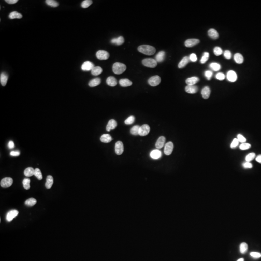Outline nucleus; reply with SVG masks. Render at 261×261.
Masks as SVG:
<instances>
[{"instance_id":"11","label":"nucleus","mask_w":261,"mask_h":261,"mask_svg":"<svg viewBox=\"0 0 261 261\" xmlns=\"http://www.w3.org/2000/svg\"><path fill=\"white\" fill-rule=\"evenodd\" d=\"M94 64L90 61H86L82 64L81 69L84 71H92V69L94 67Z\"/></svg>"},{"instance_id":"6","label":"nucleus","mask_w":261,"mask_h":261,"mask_svg":"<svg viewBox=\"0 0 261 261\" xmlns=\"http://www.w3.org/2000/svg\"><path fill=\"white\" fill-rule=\"evenodd\" d=\"M96 56L97 58L100 60H106L109 57V54L106 51L100 50L97 52Z\"/></svg>"},{"instance_id":"37","label":"nucleus","mask_w":261,"mask_h":261,"mask_svg":"<svg viewBox=\"0 0 261 261\" xmlns=\"http://www.w3.org/2000/svg\"><path fill=\"white\" fill-rule=\"evenodd\" d=\"M36 203H37V201L34 198H31L27 199L25 201V204L26 206L31 207V206H33L34 205H35Z\"/></svg>"},{"instance_id":"39","label":"nucleus","mask_w":261,"mask_h":261,"mask_svg":"<svg viewBox=\"0 0 261 261\" xmlns=\"http://www.w3.org/2000/svg\"><path fill=\"white\" fill-rule=\"evenodd\" d=\"M30 179L29 178H25L23 179L22 183L25 189L29 190L30 188Z\"/></svg>"},{"instance_id":"16","label":"nucleus","mask_w":261,"mask_h":261,"mask_svg":"<svg viewBox=\"0 0 261 261\" xmlns=\"http://www.w3.org/2000/svg\"><path fill=\"white\" fill-rule=\"evenodd\" d=\"M8 79V76L6 72H3L0 75V82L1 85L5 87L6 86Z\"/></svg>"},{"instance_id":"44","label":"nucleus","mask_w":261,"mask_h":261,"mask_svg":"<svg viewBox=\"0 0 261 261\" xmlns=\"http://www.w3.org/2000/svg\"><path fill=\"white\" fill-rule=\"evenodd\" d=\"M213 51H214V54L217 56H219L222 55L223 53L222 49L219 47H215V48H214Z\"/></svg>"},{"instance_id":"20","label":"nucleus","mask_w":261,"mask_h":261,"mask_svg":"<svg viewBox=\"0 0 261 261\" xmlns=\"http://www.w3.org/2000/svg\"><path fill=\"white\" fill-rule=\"evenodd\" d=\"M208 35L211 38L214 40H216L219 37V34L217 31L214 29H209L208 31Z\"/></svg>"},{"instance_id":"56","label":"nucleus","mask_w":261,"mask_h":261,"mask_svg":"<svg viewBox=\"0 0 261 261\" xmlns=\"http://www.w3.org/2000/svg\"><path fill=\"white\" fill-rule=\"evenodd\" d=\"M18 2V0H5V2L7 4L10 5H13L17 3Z\"/></svg>"},{"instance_id":"5","label":"nucleus","mask_w":261,"mask_h":261,"mask_svg":"<svg viewBox=\"0 0 261 261\" xmlns=\"http://www.w3.org/2000/svg\"><path fill=\"white\" fill-rule=\"evenodd\" d=\"M161 82V78L158 76H155L150 77L148 80V83L152 87H155L159 85Z\"/></svg>"},{"instance_id":"9","label":"nucleus","mask_w":261,"mask_h":261,"mask_svg":"<svg viewBox=\"0 0 261 261\" xmlns=\"http://www.w3.org/2000/svg\"><path fill=\"white\" fill-rule=\"evenodd\" d=\"M174 149V144L172 142L167 143L164 147V152L166 155H170L173 152Z\"/></svg>"},{"instance_id":"21","label":"nucleus","mask_w":261,"mask_h":261,"mask_svg":"<svg viewBox=\"0 0 261 261\" xmlns=\"http://www.w3.org/2000/svg\"><path fill=\"white\" fill-rule=\"evenodd\" d=\"M185 91L188 93L194 94L198 92V88L196 86H187L185 87Z\"/></svg>"},{"instance_id":"45","label":"nucleus","mask_w":261,"mask_h":261,"mask_svg":"<svg viewBox=\"0 0 261 261\" xmlns=\"http://www.w3.org/2000/svg\"><path fill=\"white\" fill-rule=\"evenodd\" d=\"M255 156H256L255 154L254 153H253V152L250 153L249 154L247 155L246 157V158H245L246 162H251L252 160H253L255 158Z\"/></svg>"},{"instance_id":"53","label":"nucleus","mask_w":261,"mask_h":261,"mask_svg":"<svg viewBox=\"0 0 261 261\" xmlns=\"http://www.w3.org/2000/svg\"><path fill=\"white\" fill-rule=\"evenodd\" d=\"M189 59H190V60L192 62H196L197 60V56L194 53H192L190 55V57H189Z\"/></svg>"},{"instance_id":"22","label":"nucleus","mask_w":261,"mask_h":261,"mask_svg":"<svg viewBox=\"0 0 261 261\" xmlns=\"http://www.w3.org/2000/svg\"><path fill=\"white\" fill-rule=\"evenodd\" d=\"M107 84L110 87H115L117 84V81L114 77H109L106 79Z\"/></svg>"},{"instance_id":"40","label":"nucleus","mask_w":261,"mask_h":261,"mask_svg":"<svg viewBox=\"0 0 261 261\" xmlns=\"http://www.w3.org/2000/svg\"><path fill=\"white\" fill-rule=\"evenodd\" d=\"M209 57V54L207 52H205L203 54V56L200 60V63L204 64L206 63Z\"/></svg>"},{"instance_id":"19","label":"nucleus","mask_w":261,"mask_h":261,"mask_svg":"<svg viewBox=\"0 0 261 261\" xmlns=\"http://www.w3.org/2000/svg\"><path fill=\"white\" fill-rule=\"evenodd\" d=\"M150 156L153 159H158L162 156V152L159 150H153L150 152Z\"/></svg>"},{"instance_id":"25","label":"nucleus","mask_w":261,"mask_h":261,"mask_svg":"<svg viewBox=\"0 0 261 261\" xmlns=\"http://www.w3.org/2000/svg\"><path fill=\"white\" fill-rule=\"evenodd\" d=\"M119 83L121 87H129L132 85V82L128 79H121L119 81Z\"/></svg>"},{"instance_id":"2","label":"nucleus","mask_w":261,"mask_h":261,"mask_svg":"<svg viewBox=\"0 0 261 261\" xmlns=\"http://www.w3.org/2000/svg\"><path fill=\"white\" fill-rule=\"evenodd\" d=\"M112 70L114 73L115 74L120 75L125 72L126 70V66L122 63H115L113 65Z\"/></svg>"},{"instance_id":"58","label":"nucleus","mask_w":261,"mask_h":261,"mask_svg":"<svg viewBox=\"0 0 261 261\" xmlns=\"http://www.w3.org/2000/svg\"><path fill=\"white\" fill-rule=\"evenodd\" d=\"M256 161L259 163L261 164V155H258L256 158Z\"/></svg>"},{"instance_id":"35","label":"nucleus","mask_w":261,"mask_h":261,"mask_svg":"<svg viewBox=\"0 0 261 261\" xmlns=\"http://www.w3.org/2000/svg\"><path fill=\"white\" fill-rule=\"evenodd\" d=\"M140 127L139 125H135L133 126L130 129V134L133 135H139V132Z\"/></svg>"},{"instance_id":"31","label":"nucleus","mask_w":261,"mask_h":261,"mask_svg":"<svg viewBox=\"0 0 261 261\" xmlns=\"http://www.w3.org/2000/svg\"><path fill=\"white\" fill-rule=\"evenodd\" d=\"M9 18L10 19H20L22 18V15L17 11H14L10 13V14H9Z\"/></svg>"},{"instance_id":"55","label":"nucleus","mask_w":261,"mask_h":261,"mask_svg":"<svg viewBox=\"0 0 261 261\" xmlns=\"http://www.w3.org/2000/svg\"><path fill=\"white\" fill-rule=\"evenodd\" d=\"M10 154L12 156H19L20 155V152L19 151H12L10 152Z\"/></svg>"},{"instance_id":"36","label":"nucleus","mask_w":261,"mask_h":261,"mask_svg":"<svg viewBox=\"0 0 261 261\" xmlns=\"http://www.w3.org/2000/svg\"><path fill=\"white\" fill-rule=\"evenodd\" d=\"M210 67L211 68V69H212L214 71L217 72L219 71L221 69V66L218 63H210Z\"/></svg>"},{"instance_id":"33","label":"nucleus","mask_w":261,"mask_h":261,"mask_svg":"<svg viewBox=\"0 0 261 261\" xmlns=\"http://www.w3.org/2000/svg\"><path fill=\"white\" fill-rule=\"evenodd\" d=\"M103 72V69L100 66H96L93 68L91 71V73L93 76H98L100 75Z\"/></svg>"},{"instance_id":"38","label":"nucleus","mask_w":261,"mask_h":261,"mask_svg":"<svg viewBox=\"0 0 261 261\" xmlns=\"http://www.w3.org/2000/svg\"><path fill=\"white\" fill-rule=\"evenodd\" d=\"M45 2L48 5L52 7H58L59 5L58 2L54 0H47Z\"/></svg>"},{"instance_id":"3","label":"nucleus","mask_w":261,"mask_h":261,"mask_svg":"<svg viewBox=\"0 0 261 261\" xmlns=\"http://www.w3.org/2000/svg\"><path fill=\"white\" fill-rule=\"evenodd\" d=\"M142 64L147 67L155 68L157 65V62L153 59L147 58L143 60Z\"/></svg>"},{"instance_id":"17","label":"nucleus","mask_w":261,"mask_h":261,"mask_svg":"<svg viewBox=\"0 0 261 261\" xmlns=\"http://www.w3.org/2000/svg\"><path fill=\"white\" fill-rule=\"evenodd\" d=\"M210 92H211V91H210L209 87L206 86V87L203 88V89L202 90V92H201V94H202L203 98L204 99H208V98L209 97L210 95Z\"/></svg>"},{"instance_id":"46","label":"nucleus","mask_w":261,"mask_h":261,"mask_svg":"<svg viewBox=\"0 0 261 261\" xmlns=\"http://www.w3.org/2000/svg\"><path fill=\"white\" fill-rule=\"evenodd\" d=\"M251 145L249 143H242L239 146V148L241 150H248L250 148H251Z\"/></svg>"},{"instance_id":"15","label":"nucleus","mask_w":261,"mask_h":261,"mask_svg":"<svg viewBox=\"0 0 261 261\" xmlns=\"http://www.w3.org/2000/svg\"><path fill=\"white\" fill-rule=\"evenodd\" d=\"M165 140L166 139H165V137L163 136H160L156 143V144H155L156 148L157 149H160L162 148L164 146Z\"/></svg>"},{"instance_id":"1","label":"nucleus","mask_w":261,"mask_h":261,"mask_svg":"<svg viewBox=\"0 0 261 261\" xmlns=\"http://www.w3.org/2000/svg\"><path fill=\"white\" fill-rule=\"evenodd\" d=\"M138 50L141 53L147 55H152L156 52V49L150 45H141L138 48Z\"/></svg>"},{"instance_id":"26","label":"nucleus","mask_w":261,"mask_h":261,"mask_svg":"<svg viewBox=\"0 0 261 261\" xmlns=\"http://www.w3.org/2000/svg\"><path fill=\"white\" fill-rule=\"evenodd\" d=\"M100 140L103 143H108L112 140V138L109 134H104L101 136Z\"/></svg>"},{"instance_id":"51","label":"nucleus","mask_w":261,"mask_h":261,"mask_svg":"<svg viewBox=\"0 0 261 261\" xmlns=\"http://www.w3.org/2000/svg\"><path fill=\"white\" fill-rule=\"evenodd\" d=\"M216 77L219 80H223L225 78V75L222 72H218L216 75Z\"/></svg>"},{"instance_id":"54","label":"nucleus","mask_w":261,"mask_h":261,"mask_svg":"<svg viewBox=\"0 0 261 261\" xmlns=\"http://www.w3.org/2000/svg\"><path fill=\"white\" fill-rule=\"evenodd\" d=\"M243 166L245 168H251L252 167V164L250 162H246L243 164Z\"/></svg>"},{"instance_id":"28","label":"nucleus","mask_w":261,"mask_h":261,"mask_svg":"<svg viewBox=\"0 0 261 261\" xmlns=\"http://www.w3.org/2000/svg\"><path fill=\"white\" fill-rule=\"evenodd\" d=\"M190 61V59L188 57V56L184 57L179 63V65H178V67L179 68H182L184 67L189 63Z\"/></svg>"},{"instance_id":"12","label":"nucleus","mask_w":261,"mask_h":261,"mask_svg":"<svg viewBox=\"0 0 261 261\" xmlns=\"http://www.w3.org/2000/svg\"><path fill=\"white\" fill-rule=\"evenodd\" d=\"M200 43L199 39H189L185 42V46L188 48H191L196 46Z\"/></svg>"},{"instance_id":"50","label":"nucleus","mask_w":261,"mask_h":261,"mask_svg":"<svg viewBox=\"0 0 261 261\" xmlns=\"http://www.w3.org/2000/svg\"><path fill=\"white\" fill-rule=\"evenodd\" d=\"M237 139L239 141V142H241L242 143H245V142H246V138L244 136H243V135H240V134H238L237 135Z\"/></svg>"},{"instance_id":"30","label":"nucleus","mask_w":261,"mask_h":261,"mask_svg":"<svg viewBox=\"0 0 261 261\" xmlns=\"http://www.w3.org/2000/svg\"><path fill=\"white\" fill-rule=\"evenodd\" d=\"M234 60L238 64H241L244 62V58L241 54L237 53L234 55Z\"/></svg>"},{"instance_id":"14","label":"nucleus","mask_w":261,"mask_h":261,"mask_svg":"<svg viewBox=\"0 0 261 261\" xmlns=\"http://www.w3.org/2000/svg\"><path fill=\"white\" fill-rule=\"evenodd\" d=\"M117 126V123L115 120L111 119L108 121L106 127V130L107 132L115 129Z\"/></svg>"},{"instance_id":"23","label":"nucleus","mask_w":261,"mask_h":261,"mask_svg":"<svg viewBox=\"0 0 261 261\" xmlns=\"http://www.w3.org/2000/svg\"><path fill=\"white\" fill-rule=\"evenodd\" d=\"M124 42V39L122 36H119L117 38H113L111 40V43L113 44H116L118 46L122 45Z\"/></svg>"},{"instance_id":"52","label":"nucleus","mask_w":261,"mask_h":261,"mask_svg":"<svg viewBox=\"0 0 261 261\" xmlns=\"http://www.w3.org/2000/svg\"><path fill=\"white\" fill-rule=\"evenodd\" d=\"M205 77H207V79L209 80H210L212 76V72L211 71H207L205 72Z\"/></svg>"},{"instance_id":"8","label":"nucleus","mask_w":261,"mask_h":261,"mask_svg":"<svg viewBox=\"0 0 261 261\" xmlns=\"http://www.w3.org/2000/svg\"><path fill=\"white\" fill-rule=\"evenodd\" d=\"M115 150L116 154L118 155H120L123 153L124 151V146L121 141H119L116 142Z\"/></svg>"},{"instance_id":"57","label":"nucleus","mask_w":261,"mask_h":261,"mask_svg":"<svg viewBox=\"0 0 261 261\" xmlns=\"http://www.w3.org/2000/svg\"><path fill=\"white\" fill-rule=\"evenodd\" d=\"M8 148H9L10 149H14V142H13L12 141H10L9 143H8Z\"/></svg>"},{"instance_id":"43","label":"nucleus","mask_w":261,"mask_h":261,"mask_svg":"<svg viewBox=\"0 0 261 261\" xmlns=\"http://www.w3.org/2000/svg\"><path fill=\"white\" fill-rule=\"evenodd\" d=\"M39 180H41L43 179V176H42V173L40 171V170L39 169V168H36L35 169V171H34V175Z\"/></svg>"},{"instance_id":"27","label":"nucleus","mask_w":261,"mask_h":261,"mask_svg":"<svg viewBox=\"0 0 261 261\" xmlns=\"http://www.w3.org/2000/svg\"><path fill=\"white\" fill-rule=\"evenodd\" d=\"M101 82L100 78H95L91 80L89 83V86L91 87H96L100 84Z\"/></svg>"},{"instance_id":"59","label":"nucleus","mask_w":261,"mask_h":261,"mask_svg":"<svg viewBox=\"0 0 261 261\" xmlns=\"http://www.w3.org/2000/svg\"><path fill=\"white\" fill-rule=\"evenodd\" d=\"M237 261H244V258H240L238 260H237Z\"/></svg>"},{"instance_id":"49","label":"nucleus","mask_w":261,"mask_h":261,"mask_svg":"<svg viewBox=\"0 0 261 261\" xmlns=\"http://www.w3.org/2000/svg\"><path fill=\"white\" fill-rule=\"evenodd\" d=\"M224 57L227 60H230L232 58V53L229 50H225L223 53Z\"/></svg>"},{"instance_id":"48","label":"nucleus","mask_w":261,"mask_h":261,"mask_svg":"<svg viewBox=\"0 0 261 261\" xmlns=\"http://www.w3.org/2000/svg\"><path fill=\"white\" fill-rule=\"evenodd\" d=\"M239 141L238 140L237 138H234L233 140L232 143H231V146H230L231 148H232V149H235L239 144Z\"/></svg>"},{"instance_id":"32","label":"nucleus","mask_w":261,"mask_h":261,"mask_svg":"<svg viewBox=\"0 0 261 261\" xmlns=\"http://www.w3.org/2000/svg\"><path fill=\"white\" fill-rule=\"evenodd\" d=\"M34 171L35 169H34L33 168L31 167H28L24 170V175L27 177H31L34 175Z\"/></svg>"},{"instance_id":"34","label":"nucleus","mask_w":261,"mask_h":261,"mask_svg":"<svg viewBox=\"0 0 261 261\" xmlns=\"http://www.w3.org/2000/svg\"><path fill=\"white\" fill-rule=\"evenodd\" d=\"M248 249V245L245 242L241 243L239 246V250L241 254H245L246 252Z\"/></svg>"},{"instance_id":"42","label":"nucleus","mask_w":261,"mask_h":261,"mask_svg":"<svg viewBox=\"0 0 261 261\" xmlns=\"http://www.w3.org/2000/svg\"><path fill=\"white\" fill-rule=\"evenodd\" d=\"M92 4V1L91 0H85L82 2L81 3V7L83 8H87L89 7Z\"/></svg>"},{"instance_id":"13","label":"nucleus","mask_w":261,"mask_h":261,"mask_svg":"<svg viewBox=\"0 0 261 261\" xmlns=\"http://www.w3.org/2000/svg\"><path fill=\"white\" fill-rule=\"evenodd\" d=\"M227 78L228 80L230 82L236 81L237 78V73L232 70L228 71L227 74Z\"/></svg>"},{"instance_id":"4","label":"nucleus","mask_w":261,"mask_h":261,"mask_svg":"<svg viewBox=\"0 0 261 261\" xmlns=\"http://www.w3.org/2000/svg\"><path fill=\"white\" fill-rule=\"evenodd\" d=\"M13 182V180L11 178L6 177L2 179L1 181V186L3 188H6L10 187Z\"/></svg>"},{"instance_id":"10","label":"nucleus","mask_w":261,"mask_h":261,"mask_svg":"<svg viewBox=\"0 0 261 261\" xmlns=\"http://www.w3.org/2000/svg\"><path fill=\"white\" fill-rule=\"evenodd\" d=\"M19 214V211L16 209L11 210L7 213L6 219L8 222H11L14 218L16 217Z\"/></svg>"},{"instance_id":"18","label":"nucleus","mask_w":261,"mask_h":261,"mask_svg":"<svg viewBox=\"0 0 261 261\" xmlns=\"http://www.w3.org/2000/svg\"><path fill=\"white\" fill-rule=\"evenodd\" d=\"M199 81V78L196 77H190L186 79V83L188 86H193Z\"/></svg>"},{"instance_id":"29","label":"nucleus","mask_w":261,"mask_h":261,"mask_svg":"<svg viewBox=\"0 0 261 261\" xmlns=\"http://www.w3.org/2000/svg\"><path fill=\"white\" fill-rule=\"evenodd\" d=\"M53 177H52V176L49 175L47 178L46 182L45 184V186H46V188H48V189L51 188L53 185Z\"/></svg>"},{"instance_id":"41","label":"nucleus","mask_w":261,"mask_h":261,"mask_svg":"<svg viewBox=\"0 0 261 261\" xmlns=\"http://www.w3.org/2000/svg\"><path fill=\"white\" fill-rule=\"evenodd\" d=\"M135 121V117L134 116H130L126 119L124 121L125 124L126 125H130L133 124Z\"/></svg>"},{"instance_id":"47","label":"nucleus","mask_w":261,"mask_h":261,"mask_svg":"<svg viewBox=\"0 0 261 261\" xmlns=\"http://www.w3.org/2000/svg\"><path fill=\"white\" fill-rule=\"evenodd\" d=\"M251 257L255 259H258L261 257V253L258 252H251L250 253Z\"/></svg>"},{"instance_id":"7","label":"nucleus","mask_w":261,"mask_h":261,"mask_svg":"<svg viewBox=\"0 0 261 261\" xmlns=\"http://www.w3.org/2000/svg\"><path fill=\"white\" fill-rule=\"evenodd\" d=\"M150 127L147 124H144L140 127L139 135L141 136H144L148 135L150 133Z\"/></svg>"},{"instance_id":"24","label":"nucleus","mask_w":261,"mask_h":261,"mask_svg":"<svg viewBox=\"0 0 261 261\" xmlns=\"http://www.w3.org/2000/svg\"><path fill=\"white\" fill-rule=\"evenodd\" d=\"M165 56V53L164 51H160L157 54V55L156 56L155 60L158 63L162 62L164 61Z\"/></svg>"}]
</instances>
